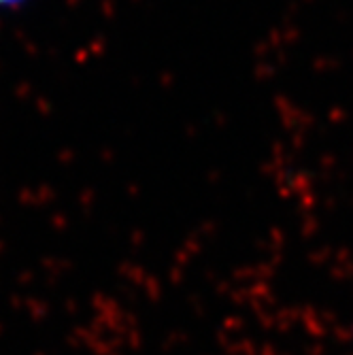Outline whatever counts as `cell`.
Segmentation results:
<instances>
[{"mask_svg": "<svg viewBox=\"0 0 353 355\" xmlns=\"http://www.w3.org/2000/svg\"><path fill=\"white\" fill-rule=\"evenodd\" d=\"M30 0H0V15L3 13H13V11H19L24 9Z\"/></svg>", "mask_w": 353, "mask_h": 355, "instance_id": "6da1fadb", "label": "cell"}]
</instances>
